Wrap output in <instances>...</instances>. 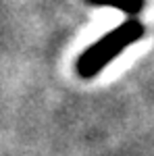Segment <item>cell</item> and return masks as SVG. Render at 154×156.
Returning a JSON list of instances; mask_svg holds the SVG:
<instances>
[{"label": "cell", "mask_w": 154, "mask_h": 156, "mask_svg": "<svg viewBox=\"0 0 154 156\" xmlns=\"http://www.w3.org/2000/svg\"><path fill=\"white\" fill-rule=\"evenodd\" d=\"M144 36V25L138 17H129L127 21L110 29L106 36L83 50L77 58V75L83 79H92L106 69L119 54H123L131 44L140 42Z\"/></svg>", "instance_id": "6da1fadb"}, {"label": "cell", "mask_w": 154, "mask_h": 156, "mask_svg": "<svg viewBox=\"0 0 154 156\" xmlns=\"http://www.w3.org/2000/svg\"><path fill=\"white\" fill-rule=\"evenodd\" d=\"M94 6H110L125 12L127 17H138L144 9V0H85Z\"/></svg>", "instance_id": "7a4b0ae2"}]
</instances>
